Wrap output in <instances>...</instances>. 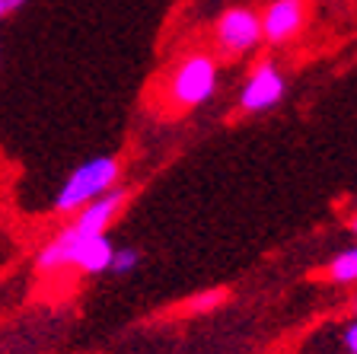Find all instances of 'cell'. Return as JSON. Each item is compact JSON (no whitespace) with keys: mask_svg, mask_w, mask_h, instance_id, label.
Segmentation results:
<instances>
[{"mask_svg":"<svg viewBox=\"0 0 357 354\" xmlns=\"http://www.w3.org/2000/svg\"><path fill=\"white\" fill-rule=\"evenodd\" d=\"M119 179H121V160L119 156H112V154L93 156V160L80 163L77 170H70V176L61 182L52 211L58 217L80 214L86 205L99 201L102 195H109L112 189H119Z\"/></svg>","mask_w":357,"mask_h":354,"instance_id":"6da1fadb","label":"cell"},{"mask_svg":"<svg viewBox=\"0 0 357 354\" xmlns=\"http://www.w3.org/2000/svg\"><path fill=\"white\" fill-rule=\"evenodd\" d=\"M284 89H287V80H284L281 67H278L275 61H259V64L249 71V80L239 89V109L249 112V115L275 109L284 99Z\"/></svg>","mask_w":357,"mask_h":354,"instance_id":"277c9868","label":"cell"},{"mask_svg":"<svg viewBox=\"0 0 357 354\" xmlns=\"http://www.w3.org/2000/svg\"><path fill=\"white\" fill-rule=\"evenodd\" d=\"M342 345L348 354H357V316L342 329Z\"/></svg>","mask_w":357,"mask_h":354,"instance_id":"8fae6325","label":"cell"},{"mask_svg":"<svg viewBox=\"0 0 357 354\" xmlns=\"http://www.w3.org/2000/svg\"><path fill=\"white\" fill-rule=\"evenodd\" d=\"M125 201H128V189H112L109 195H102L99 201H93V205H86L80 211V214L70 217V227H77L80 233L86 236H102L105 230L112 227V223L119 221V214L125 211Z\"/></svg>","mask_w":357,"mask_h":354,"instance_id":"52a82bcc","label":"cell"},{"mask_svg":"<svg viewBox=\"0 0 357 354\" xmlns=\"http://www.w3.org/2000/svg\"><path fill=\"white\" fill-rule=\"evenodd\" d=\"M137 262H141V256H137V249H131V246H125V249L115 252V262H112V272L115 274H131L134 268H137Z\"/></svg>","mask_w":357,"mask_h":354,"instance_id":"9c48e42d","label":"cell"},{"mask_svg":"<svg viewBox=\"0 0 357 354\" xmlns=\"http://www.w3.org/2000/svg\"><path fill=\"white\" fill-rule=\"evenodd\" d=\"M214 52L223 58H243V54L255 52L265 42V26H261V13L252 7H227L214 20Z\"/></svg>","mask_w":357,"mask_h":354,"instance_id":"3957f363","label":"cell"},{"mask_svg":"<svg viewBox=\"0 0 357 354\" xmlns=\"http://www.w3.org/2000/svg\"><path fill=\"white\" fill-rule=\"evenodd\" d=\"M26 0H0V16H13L16 10H22Z\"/></svg>","mask_w":357,"mask_h":354,"instance_id":"7c38bea8","label":"cell"},{"mask_svg":"<svg viewBox=\"0 0 357 354\" xmlns=\"http://www.w3.org/2000/svg\"><path fill=\"white\" fill-rule=\"evenodd\" d=\"M310 16V0H268L261 10V26H265L268 45H287L306 29Z\"/></svg>","mask_w":357,"mask_h":354,"instance_id":"5b68a950","label":"cell"},{"mask_svg":"<svg viewBox=\"0 0 357 354\" xmlns=\"http://www.w3.org/2000/svg\"><path fill=\"white\" fill-rule=\"evenodd\" d=\"M326 274H328V281H332V284H342V288L357 284V243L338 252V256L328 262Z\"/></svg>","mask_w":357,"mask_h":354,"instance_id":"ba28073f","label":"cell"},{"mask_svg":"<svg viewBox=\"0 0 357 354\" xmlns=\"http://www.w3.org/2000/svg\"><path fill=\"white\" fill-rule=\"evenodd\" d=\"M348 227H351V233H357V214H354V217H351V221H348Z\"/></svg>","mask_w":357,"mask_h":354,"instance_id":"4fadbf2b","label":"cell"},{"mask_svg":"<svg viewBox=\"0 0 357 354\" xmlns=\"http://www.w3.org/2000/svg\"><path fill=\"white\" fill-rule=\"evenodd\" d=\"M217 54L214 52H188L172 64L166 77V103L172 109H198L217 93Z\"/></svg>","mask_w":357,"mask_h":354,"instance_id":"7a4b0ae2","label":"cell"},{"mask_svg":"<svg viewBox=\"0 0 357 354\" xmlns=\"http://www.w3.org/2000/svg\"><path fill=\"white\" fill-rule=\"evenodd\" d=\"M223 297H227L223 290H208V294H201V297H192V300H188V310L208 313V310H214V307H220Z\"/></svg>","mask_w":357,"mask_h":354,"instance_id":"30bf717a","label":"cell"},{"mask_svg":"<svg viewBox=\"0 0 357 354\" xmlns=\"http://www.w3.org/2000/svg\"><path fill=\"white\" fill-rule=\"evenodd\" d=\"M354 316H357V300H354Z\"/></svg>","mask_w":357,"mask_h":354,"instance_id":"5bb4252c","label":"cell"},{"mask_svg":"<svg viewBox=\"0 0 357 354\" xmlns=\"http://www.w3.org/2000/svg\"><path fill=\"white\" fill-rule=\"evenodd\" d=\"M70 233H74V268L80 274H102L112 272V262H115V243L109 239V233L102 236H86L77 227L64 223Z\"/></svg>","mask_w":357,"mask_h":354,"instance_id":"8992f818","label":"cell"}]
</instances>
